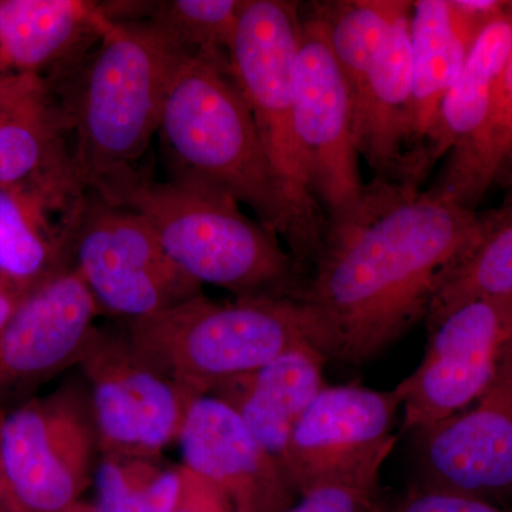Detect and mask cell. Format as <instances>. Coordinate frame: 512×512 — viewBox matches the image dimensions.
<instances>
[{
	"label": "cell",
	"instance_id": "6da1fadb",
	"mask_svg": "<svg viewBox=\"0 0 512 512\" xmlns=\"http://www.w3.org/2000/svg\"><path fill=\"white\" fill-rule=\"evenodd\" d=\"M480 232L477 211L373 180L355 217L328 224L295 298L306 338L326 360L375 359L426 319L440 275Z\"/></svg>",
	"mask_w": 512,
	"mask_h": 512
},
{
	"label": "cell",
	"instance_id": "7a4b0ae2",
	"mask_svg": "<svg viewBox=\"0 0 512 512\" xmlns=\"http://www.w3.org/2000/svg\"><path fill=\"white\" fill-rule=\"evenodd\" d=\"M90 192L140 214L174 264L201 286H221L238 298H296L301 292L305 278L278 235L252 221L228 195L171 180L157 183L137 168Z\"/></svg>",
	"mask_w": 512,
	"mask_h": 512
},
{
	"label": "cell",
	"instance_id": "3957f363",
	"mask_svg": "<svg viewBox=\"0 0 512 512\" xmlns=\"http://www.w3.org/2000/svg\"><path fill=\"white\" fill-rule=\"evenodd\" d=\"M158 133L171 181L228 195L288 241V211L227 57H184L165 96Z\"/></svg>",
	"mask_w": 512,
	"mask_h": 512
},
{
	"label": "cell",
	"instance_id": "277c9868",
	"mask_svg": "<svg viewBox=\"0 0 512 512\" xmlns=\"http://www.w3.org/2000/svg\"><path fill=\"white\" fill-rule=\"evenodd\" d=\"M187 56L151 23L113 22L104 15L99 47L66 114L76 134L72 160L83 190L136 170L160 128L175 70Z\"/></svg>",
	"mask_w": 512,
	"mask_h": 512
},
{
	"label": "cell",
	"instance_id": "5b68a950",
	"mask_svg": "<svg viewBox=\"0 0 512 512\" xmlns=\"http://www.w3.org/2000/svg\"><path fill=\"white\" fill-rule=\"evenodd\" d=\"M127 339L146 365L194 397L309 342L298 299L241 296L220 303L202 293L131 320Z\"/></svg>",
	"mask_w": 512,
	"mask_h": 512
},
{
	"label": "cell",
	"instance_id": "8992f818",
	"mask_svg": "<svg viewBox=\"0 0 512 512\" xmlns=\"http://www.w3.org/2000/svg\"><path fill=\"white\" fill-rule=\"evenodd\" d=\"M299 5L284 0H247L229 52V70L254 117L288 211L289 254L306 278L329 222L313 192L293 117Z\"/></svg>",
	"mask_w": 512,
	"mask_h": 512
},
{
	"label": "cell",
	"instance_id": "52a82bcc",
	"mask_svg": "<svg viewBox=\"0 0 512 512\" xmlns=\"http://www.w3.org/2000/svg\"><path fill=\"white\" fill-rule=\"evenodd\" d=\"M84 200L70 217L74 269L99 306L133 320L200 295L201 285L174 264L140 214L92 192Z\"/></svg>",
	"mask_w": 512,
	"mask_h": 512
},
{
	"label": "cell",
	"instance_id": "ba28073f",
	"mask_svg": "<svg viewBox=\"0 0 512 512\" xmlns=\"http://www.w3.org/2000/svg\"><path fill=\"white\" fill-rule=\"evenodd\" d=\"M293 67V117L316 200L329 224L355 217L365 200L353 107L325 26L313 3L299 5Z\"/></svg>",
	"mask_w": 512,
	"mask_h": 512
},
{
	"label": "cell",
	"instance_id": "9c48e42d",
	"mask_svg": "<svg viewBox=\"0 0 512 512\" xmlns=\"http://www.w3.org/2000/svg\"><path fill=\"white\" fill-rule=\"evenodd\" d=\"M97 443L92 410L60 390L0 416L5 512H63L90 484Z\"/></svg>",
	"mask_w": 512,
	"mask_h": 512
},
{
	"label": "cell",
	"instance_id": "30bf717a",
	"mask_svg": "<svg viewBox=\"0 0 512 512\" xmlns=\"http://www.w3.org/2000/svg\"><path fill=\"white\" fill-rule=\"evenodd\" d=\"M426 355L399 383L403 429L419 433L471 406L512 353V295L473 299L429 328Z\"/></svg>",
	"mask_w": 512,
	"mask_h": 512
},
{
	"label": "cell",
	"instance_id": "8fae6325",
	"mask_svg": "<svg viewBox=\"0 0 512 512\" xmlns=\"http://www.w3.org/2000/svg\"><path fill=\"white\" fill-rule=\"evenodd\" d=\"M402 404L399 384L392 390L326 384L293 427L286 448L284 468L296 493L380 478L396 444L393 426Z\"/></svg>",
	"mask_w": 512,
	"mask_h": 512
},
{
	"label": "cell",
	"instance_id": "7c38bea8",
	"mask_svg": "<svg viewBox=\"0 0 512 512\" xmlns=\"http://www.w3.org/2000/svg\"><path fill=\"white\" fill-rule=\"evenodd\" d=\"M79 360L103 456L153 460L180 439L194 397L146 365L128 339L94 329Z\"/></svg>",
	"mask_w": 512,
	"mask_h": 512
},
{
	"label": "cell",
	"instance_id": "4fadbf2b",
	"mask_svg": "<svg viewBox=\"0 0 512 512\" xmlns=\"http://www.w3.org/2000/svg\"><path fill=\"white\" fill-rule=\"evenodd\" d=\"M414 436L423 485L484 501L512 494V353L476 402Z\"/></svg>",
	"mask_w": 512,
	"mask_h": 512
},
{
	"label": "cell",
	"instance_id": "5bb4252c",
	"mask_svg": "<svg viewBox=\"0 0 512 512\" xmlns=\"http://www.w3.org/2000/svg\"><path fill=\"white\" fill-rule=\"evenodd\" d=\"M99 303L76 269L56 271L20 301L0 333V416L10 394L79 360Z\"/></svg>",
	"mask_w": 512,
	"mask_h": 512
},
{
	"label": "cell",
	"instance_id": "9a60e30c",
	"mask_svg": "<svg viewBox=\"0 0 512 512\" xmlns=\"http://www.w3.org/2000/svg\"><path fill=\"white\" fill-rule=\"evenodd\" d=\"M178 440L184 466L220 487L235 512H284L298 501L284 467L220 397L192 400Z\"/></svg>",
	"mask_w": 512,
	"mask_h": 512
},
{
	"label": "cell",
	"instance_id": "2e32d148",
	"mask_svg": "<svg viewBox=\"0 0 512 512\" xmlns=\"http://www.w3.org/2000/svg\"><path fill=\"white\" fill-rule=\"evenodd\" d=\"M413 2L394 0L379 49L352 99L353 130L359 156L375 180L400 184L412 141Z\"/></svg>",
	"mask_w": 512,
	"mask_h": 512
},
{
	"label": "cell",
	"instance_id": "e0dca14e",
	"mask_svg": "<svg viewBox=\"0 0 512 512\" xmlns=\"http://www.w3.org/2000/svg\"><path fill=\"white\" fill-rule=\"evenodd\" d=\"M507 0H416L410 20L412 141L400 185L413 187L421 150L441 103L466 63L478 33Z\"/></svg>",
	"mask_w": 512,
	"mask_h": 512
},
{
	"label": "cell",
	"instance_id": "ac0fdd59",
	"mask_svg": "<svg viewBox=\"0 0 512 512\" xmlns=\"http://www.w3.org/2000/svg\"><path fill=\"white\" fill-rule=\"evenodd\" d=\"M67 126L42 77L0 73V185L32 188L35 181L57 200L82 194L60 140Z\"/></svg>",
	"mask_w": 512,
	"mask_h": 512
},
{
	"label": "cell",
	"instance_id": "d6986e66",
	"mask_svg": "<svg viewBox=\"0 0 512 512\" xmlns=\"http://www.w3.org/2000/svg\"><path fill=\"white\" fill-rule=\"evenodd\" d=\"M326 362L315 346L305 342L212 394L237 412L252 436L284 467L293 427L326 386Z\"/></svg>",
	"mask_w": 512,
	"mask_h": 512
},
{
	"label": "cell",
	"instance_id": "ffe728a7",
	"mask_svg": "<svg viewBox=\"0 0 512 512\" xmlns=\"http://www.w3.org/2000/svg\"><path fill=\"white\" fill-rule=\"evenodd\" d=\"M511 49L512 0H507L478 33L456 82L444 96L436 126L417 160L414 188L421 190L434 165L466 144L484 126Z\"/></svg>",
	"mask_w": 512,
	"mask_h": 512
},
{
	"label": "cell",
	"instance_id": "44dd1931",
	"mask_svg": "<svg viewBox=\"0 0 512 512\" xmlns=\"http://www.w3.org/2000/svg\"><path fill=\"white\" fill-rule=\"evenodd\" d=\"M103 18L89 0H0V73L39 76L99 39Z\"/></svg>",
	"mask_w": 512,
	"mask_h": 512
},
{
	"label": "cell",
	"instance_id": "7402d4cb",
	"mask_svg": "<svg viewBox=\"0 0 512 512\" xmlns=\"http://www.w3.org/2000/svg\"><path fill=\"white\" fill-rule=\"evenodd\" d=\"M493 188L512 190V49L484 126L444 158L426 191L476 211Z\"/></svg>",
	"mask_w": 512,
	"mask_h": 512
},
{
	"label": "cell",
	"instance_id": "603a6c76",
	"mask_svg": "<svg viewBox=\"0 0 512 512\" xmlns=\"http://www.w3.org/2000/svg\"><path fill=\"white\" fill-rule=\"evenodd\" d=\"M478 214L480 239L440 275L426 316L429 328L473 299L512 295V190L498 207Z\"/></svg>",
	"mask_w": 512,
	"mask_h": 512
},
{
	"label": "cell",
	"instance_id": "cb8c5ba5",
	"mask_svg": "<svg viewBox=\"0 0 512 512\" xmlns=\"http://www.w3.org/2000/svg\"><path fill=\"white\" fill-rule=\"evenodd\" d=\"M50 200L33 188L0 185V275L25 291L56 272L57 239L45 215Z\"/></svg>",
	"mask_w": 512,
	"mask_h": 512
},
{
	"label": "cell",
	"instance_id": "d4e9b609",
	"mask_svg": "<svg viewBox=\"0 0 512 512\" xmlns=\"http://www.w3.org/2000/svg\"><path fill=\"white\" fill-rule=\"evenodd\" d=\"M313 6L353 99L382 42L394 0H336Z\"/></svg>",
	"mask_w": 512,
	"mask_h": 512
},
{
	"label": "cell",
	"instance_id": "484cf974",
	"mask_svg": "<svg viewBox=\"0 0 512 512\" xmlns=\"http://www.w3.org/2000/svg\"><path fill=\"white\" fill-rule=\"evenodd\" d=\"M247 0L150 2L148 23L185 55L227 57Z\"/></svg>",
	"mask_w": 512,
	"mask_h": 512
},
{
	"label": "cell",
	"instance_id": "4316f807",
	"mask_svg": "<svg viewBox=\"0 0 512 512\" xmlns=\"http://www.w3.org/2000/svg\"><path fill=\"white\" fill-rule=\"evenodd\" d=\"M158 470L147 458L103 456L96 471V511L150 512V488Z\"/></svg>",
	"mask_w": 512,
	"mask_h": 512
},
{
	"label": "cell",
	"instance_id": "83f0119b",
	"mask_svg": "<svg viewBox=\"0 0 512 512\" xmlns=\"http://www.w3.org/2000/svg\"><path fill=\"white\" fill-rule=\"evenodd\" d=\"M380 495L379 478L335 481L299 495L284 512H370Z\"/></svg>",
	"mask_w": 512,
	"mask_h": 512
},
{
	"label": "cell",
	"instance_id": "f1b7e54d",
	"mask_svg": "<svg viewBox=\"0 0 512 512\" xmlns=\"http://www.w3.org/2000/svg\"><path fill=\"white\" fill-rule=\"evenodd\" d=\"M370 512H512L497 507L490 501L468 495L451 493L439 488L417 485L397 497H384L373 505Z\"/></svg>",
	"mask_w": 512,
	"mask_h": 512
},
{
	"label": "cell",
	"instance_id": "f546056e",
	"mask_svg": "<svg viewBox=\"0 0 512 512\" xmlns=\"http://www.w3.org/2000/svg\"><path fill=\"white\" fill-rule=\"evenodd\" d=\"M181 491L174 512H235L234 505L227 494L181 464Z\"/></svg>",
	"mask_w": 512,
	"mask_h": 512
},
{
	"label": "cell",
	"instance_id": "4dcf8cb0",
	"mask_svg": "<svg viewBox=\"0 0 512 512\" xmlns=\"http://www.w3.org/2000/svg\"><path fill=\"white\" fill-rule=\"evenodd\" d=\"M28 292L0 275V333L6 328L23 296Z\"/></svg>",
	"mask_w": 512,
	"mask_h": 512
},
{
	"label": "cell",
	"instance_id": "1f68e13d",
	"mask_svg": "<svg viewBox=\"0 0 512 512\" xmlns=\"http://www.w3.org/2000/svg\"><path fill=\"white\" fill-rule=\"evenodd\" d=\"M63 512H97L96 507H94V504H86L82 503V501H79V503H76L72 505V507L67 508L66 511Z\"/></svg>",
	"mask_w": 512,
	"mask_h": 512
},
{
	"label": "cell",
	"instance_id": "d6a6232c",
	"mask_svg": "<svg viewBox=\"0 0 512 512\" xmlns=\"http://www.w3.org/2000/svg\"><path fill=\"white\" fill-rule=\"evenodd\" d=\"M0 512H5V494H3L2 471H0Z\"/></svg>",
	"mask_w": 512,
	"mask_h": 512
}]
</instances>
